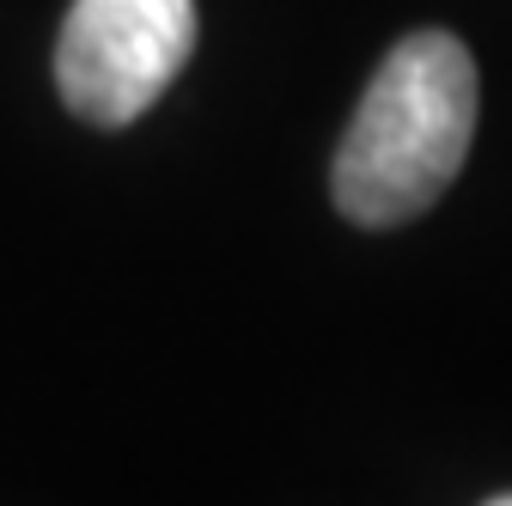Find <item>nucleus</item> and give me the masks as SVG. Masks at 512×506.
I'll use <instances>...</instances> for the list:
<instances>
[{"label":"nucleus","instance_id":"obj_1","mask_svg":"<svg viewBox=\"0 0 512 506\" xmlns=\"http://www.w3.org/2000/svg\"><path fill=\"white\" fill-rule=\"evenodd\" d=\"M476 135V61L452 31H409L360 92L336 147V208L354 226L427 214L464 171Z\"/></svg>","mask_w":512,"mask_h":506},{"label":"nucleus","instance_id":"obj_2","mask_svg":"<svg viewBox=\"0 0 512 506\" xmlns=\"http://www.w3.org/2000/svg\"><path fill=\"white\" fill-rule=\"evenodd\" d=\"M196 0H74L55 43V86L74 116L122 129L183 74Z\"/></svg>","mask_w":512,"mask_h":506},{"label":"nucleus","instance_id":"obj_3","mask_svg":"<svg viewBox=\"0 0 512 506\" xmlns=\"http://www.w3.org/2000/svg\"><path fill=\"white\" fill-rule=\"evenodd\" d=\"M488 506H512V494H500V500H488Z\"/></svg>","mask_w":512,"mask_h":506}]
</instances>
